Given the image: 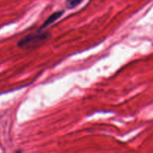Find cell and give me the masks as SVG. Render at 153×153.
I'll list each match as a JSON object with an SVG mask.
<instances>
[{"label": "cell", "mask_w": 153, "mask_h": 153, "mask_svg": "<svg viewBox=\"0 0 153 153\" xmlns=\"http://www.w3.org/2000/svg\"><path fill=\"white\" fill-rule=\"evenodd\" d=\"M49 37V34L46 32H38L29 34L21 39L18 43V46L22 49H28L40 45L44 42Z\"/></svg>", "instance_id": "cell-1"}, {"label": "cell", "mask_w": 153, "mask_h": 153, "mask_svg": "<svg viewBox=\"0 0 153 153\" xmlns=\"http://www.w3.org/2000/svg\"><path fill=\"white\" fill-rule=\"evenodd\" d=\"M82 1L83 0H68L67 2H66V5L68 8L72 9L80 4Z\"/></svg>", "instance_id": "cell-3"}, {"label": "cell", "mask_w": 153, "mask_h": 153, "mask_svg": "<svg viewBox=\"0 0 153 153\" xmlns=\"http://www.w3.org/2000/svg\"><path fill=\"white\" fill-rule=\"evenodd\" d=\"M63 13H64L63 11H57V12H55V13H53L52 14H51L50 16L47 18V19L44 22V24L42 25V26L40 27V28L42 29V28H45V27H47L48 25L52 24V22H55L56 20H57V19H58V18L63 14Z\"/></svg>", "instance_id": "cell-2"}]
</instances>
